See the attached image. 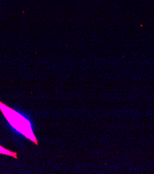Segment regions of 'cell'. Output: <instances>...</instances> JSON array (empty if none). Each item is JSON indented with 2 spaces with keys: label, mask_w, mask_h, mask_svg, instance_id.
<instances>
[{
  "label": "cell",
  "mask_w": 154,
  "mask_h": 174,
  "mask_svg": "<svg viewBox=\"0 0 154 174\" xmlns=\"http://www.w3.org/2000/svg\"><path fill=\"white\" fill-rule=\"evenodd\" d=\"M0 110L9 124L18 132L29 139L36 145H38L32 124L29 120L16 110H13L0 101Z\"/></svg>",
  "instance_id": "obj_1"
},
{
  "label": "cell",
  "mask_w": 154,
  "mask_h": 174,
  "mask_svg": "<svg viewBox=\"0 0 154 174\" xmlns=\"http://www.w3.org/2000/svg\"><path fill=\"white\" fill-rule=\"evenodd\" d=\"M0 154L6 155L13 157V158H15V159H17V153L12 152V151H9V150H8L6 148H3V146H1V145H0Z\"/></svg>",
  "instance_id": "obj_2"
}]
</instances>
